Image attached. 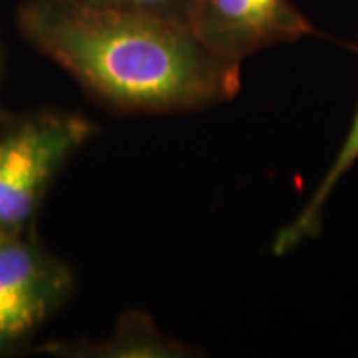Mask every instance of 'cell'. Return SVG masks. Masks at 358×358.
Instances as JSON below:
<instances>
[{
	"label": "cell",
	"mask_w": 358,
	"mask_h": 358,
	"mask_svg": "<svg viewBox=\"0 0 358 358\" xmlns=\"http://www.w3.org/2000/svg\"><path fill=\"white\" fill-rule=\"evenodd\" d=\"M16 22L32 48L115 110H199L241 86V64L209 50L189 26L74 0H22Z\"/></svg>",
	"instance_id": "cell-1"
},
{
	"label": "cell",
	"mask_w": 358,
	"mask_h": 358,
	"mask_svg": "<svg viewBox=\"0 0 358 358\" xmlns=\"http://www.w3.org/2000/svg\"><path fill=\"white\" fill-rule=\"evenodd\" d=\"M96 124L64 110H32L0 120V233L34 229L52 183Z\"/></svg>",
	"instance_id": "cell-2"
},
{
	"label": "cell",
	"mask_w": 358,
	"mask_h": 358,
	"mask_svg": "<svg viewBox=\"0 0 358 358\" xmlns=\"http://www.w3.org/2000/svg\"><path fill=\"white\" fill-rule=\"evenodd\" d=\"M74 291V271L38 229L0 233V357L24 350Z\"/></svg>",
	"instance_id": "cell-3"
},
{
	"label": "cell",
	"mask_w": 358,
	"mask_h": 358,
	"mask_svg": "<svg viewBox=\"0 0 358 358\" xmlns=\"http://www.w3.org/2000/svg\"><path fill=\"white\" fill-rule=\"evenodd\" d=\"M189 28L209 50L237 64L315 34L293 0H193Z\"/></svg>",
	"instance_id": "cell-4"
},
{
	"label": "cell",
	"mask_w": 358,
	"mask_h": 358,
	"mask_svg": "<svg viewBox=\"0 0 358 358\" xmlns=\"http://www.w3.org/2000/svg\"><path fill=\"white\" fill-rule=\"evenodd\" d=\"M38 352L54 357H106V358H173L187 357V348L162 333L155 322L140 310L126 313L117 320V327L108 341L92 343H48Z\"/></svg>",
	"instance_id": "cell-5"
},
{
	"label": "cell",
	"mask_w": 358,
	"mask_h": 358,
	"mask_svg": "<svg viewBox=\"0 0 358 358\" xmlns=\"http://www.w3.org/2000/svg\"><path fill=\"white\" fill-rule=\"evenodd\" d=\"M358 162V106L350 129L346 134L345 141L338 150V154L334 157L333 166L329 167V171L324 173V178L320 179L319 187L310 195L307 205L303 207V211L296 217L279 231V235L275 237V245L273 251L275 255H285L289 251H293L294 247L307 241V239H315L320 233L322 227V211L324 205L329 201L331 193L334 192L336 183L345 178L346 171L355 166Z\"/></svg>",
	"instance_id": "cell-6"
},
{
	"label": "cell",
	"mask_w": 358,
	"mask_h": 358,
	"mask_svg": "<svg viewBox=\"0 0 358 358\" xmlns=\"http://www.w3.org/2000/svg\"><path fill=\"white\" fill-rule=\"evenodd\" d=\"M92 8L114 10V13L138 14L157 18L166 22L189 26L193 0H74Z\"/></svg>",
	"instance_id": "cell-7"
},
{
	"label": "cell",
	"mask_w": 358,
	"mask_h": 358,
	"mask_svg": "<svg viewBox=\"0 0 358 358\" xmlns=\"http://www.w3.org/2000/svg\"><path fill=\"white\" fill-rule=\"evenodd\" d=\"M2 76H4V50L0 44V84H2Z\"/></svg>",
	"instance_id": "cell-8"
}]
</instances>
